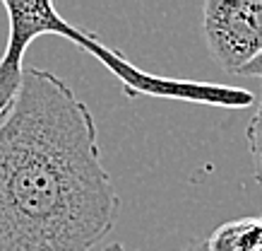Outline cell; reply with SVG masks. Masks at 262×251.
I'll return each mask as SVG.
<instances>
[{
  "mask_svg": "<svg viewBox=\"0 0 262 251\" xmlns=\"http://www.w3.org/2000/svg\"><path fill=\"white\" fill-rule=\"evenodd\" d=\"M94 113L43 68H24L0 121V251H92L118 220Z\"/></svg>",
  "mask_w": 262,
  "mask_h": 251,
  "instance_id": "6da1fadb",
  "label": "cell"
},
{
  "mask_svg": "<svg viewBox=\"0 0 262 251\" xmlns=\"http://www.w3.org/2000/svg\"><path fill=\"white\" fill-rule=\"evenodd\" d=\"M3 8L8 12L10 34L8 46L0 56V113L10 111L15 104L24 73V53L34 39L43 34H58L63 39L77 44L80 49L99 58L108 70L120 80L127 97H159L178 99L192 104L222 106V109H246L255 102V94L243 87L216 85V82H192V80H171L161 75H151L133 65L120 51L103 46V41L94 32L72 25L58 15V10L46 3H24V0H3Z\"/></svg>",
  "mask_w": 262,
  "mask_h": 251,
  "instance_id": "7a4b0ae2",
  "label": "cell"
},
{
  "mask_svg": "<svg viewBox=\"0 0 262 251\" xmlns=\"http://www.w3.org/2000/svg\"><path fill=\"white\" fill-rule=\"evenodd\" d=\"M202 32L219 68L241 75L262 53V0H207Z\"/></svg>",
  "mask_w": 262,
  "mask_h": 251,
  "instance_id": "3957f363",
  "label": "cell"
},
{
  "mask_svg": "<svg viewBox=\"0 0 262 251\" xmlns=\"http://www.w3.org/2000/svg\"><path fill=\"white\" fill-rule=\"evenodd\" d=\"M202 242L205 251H262V218L224 222Z\"/></svg>",
  "mask_w": 262,
  "mask_h": 251,
  "instance_id": "277c9868",
  "label": "cell"
},
{
  "mask_svg": "<svg viewBox=\"0 0 262 251\" xmlns=\"http://www.w3.org/2000/svg\"><path fill=\"white\" fill-rule=\"evenodd\" d=\"M248 150H250V160H253L255 181L262 188V80H260V97L250 123H248Z\"/></svg>",
  "mask_w": 262,
  "mask_h": 251,
  "instance_id": "5b68a950",
  "label": "cell"
},
{
  "mask_svg": "<svg viewBox=\"0 0 262 251\" xmlns=\"http://www.w3.org/2000/svg\"><path fill=\"white\" fill-rule=\"evenodd\" d=\"M241 78H260V80H262V53L255 58L253 63L248 65V68H243Z\"/></svg>",
  "mask_w": 262,
  "mask_h": 251,
  "instance_id": "8992f818",
  "label": "cell"
},
{
  "mask_svg": "<svg viewBox=\"0 0 262 251\" xmlns=\"http://www.w3.org/2000/svg\"><path fill=\"white\" fill-rule=\"evenodd\" d=\"M183 251H205V242L202 239H198V242H192V244H188Z\"/></svg>",
  "mask_w": 262,
  "mask_h": 251,
  "instance_id": "52a82bcc",
  "label": "cell"
},
{
  "mask_svg": "<svg viewBox=\"0 0 262 251\" xmlns=\"http://www.w3.org/2000/svg\"><path fill=\"white\" fill-rule=\"evenodd\" d=\"M103 251H127L125 246H120V244H111L108 249H103Z\"/></svg>",
  "mask_w": 262,
  "mask_h": 251,
  "instance_id": "ba28073f",
  "label": "cell"
}]
</instances>
